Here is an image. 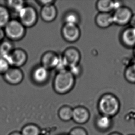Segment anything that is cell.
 I'll list each match as a JSON object with an SVG mask.
<instances>
[{
  "label": "cell",
  "instance_id": "obj_4",
  "mask_svg": "<svg viewBox=\"0 0 135 135\" xmlns=\"http://www.w3.org/2000/svg\"><path fill=\"white\" fill-rule=\"evenodd\" d=\"M19 21L25 27H31L36 24L38 15L34 7L25 6L18 14Z\"/></svg>",
  "mask_w": 135,
  "mask_h": 135
},
{
  "label": "cell",
  "instance_id": "obj_28",
  "mask_svg": "<svg viewBox=\"0 0 135 135\" xmlns=\"http://www.w3.org/2000/svg\"><path fill=\"white\" fill-rule=\"evenodd\" d=\"M55 1L53 0H45V1H38L39 4L42 6V7L50 5L52 4H54Z\"/></svg>",
  "mask_w": 135,
  "mask_h": 135
},
{
  "label": "cell",
  "instance_id": "obj_21",
  "mask_svg": "<svg viewBox=\"0 0 135 135\" xmlns=\"http://www.w3.org/2000/svg\"><path fill=\"white\" fill-rule=\"evenodd\" d=\"M21 133L22 135H40V129L36 124H27L22 128Z\"/></svg>",
  "mask_w": 135,
  "mask_h": 135
},
{
  "label": "cell",
  "instance_id": "obj_7",
  "mask_svg": "<svg viewBox=\"0 0 135 135\" xmlns=\"http://www.w3.org/2000/svg\"><path fill=\"white\" fill-rule=\"evenodd\" d=\"M62 36L68 42H74L79 40L81 31L78 25L65 24L61 30Z\"/></svg>",
  "mask_w": 135,
  "mask_h": 135
},
{
  "label": "cell",
  "instance_id": "obj_15",
  "mask_svg": "<svg viewBox=\"0 0 135 135\" xmlns=\"http://www.w3.org/2000/svg\"><path fill=\"white\" fill-rule=\"evenodd\" d=\"M95 23L99 27L107 28L113 24L112 14L110 13H99L95 18Z\"/></svg>",
  "mask_w": 135,
  "mask_h": 135
},
{
  "label": "cell",
  "instance_id": "obj_20",
  "mask_svg": "<svg viewBox=\"0 0 135 135\" xmlns=\"http://www.w3.org/2000/svg\"><path fill=\"white\" fill-rule=\"evenodd\" d=\"M126 81L132 84H135V60L126 68L124 73Z\"/></svg>",
  "mask_w": 135,
  "mask_h": 135
},
{
  "label": "cell",
  "instance_id": "obj_14",
  "mask_svg": "<svg viewBox=\"0 0 135 135\" xmlns=\"http://www.w3.org/2000/svg\"><path fill=\"white\" fill-rule=\"evenodd\" d=\"M57 15V11L54 4L44 6L40 11V16L46 22H51L55 20Z\"/></svg>",
  "mask_w": 135,
  "mask_h": 135
},
{
  "label": "cell",
  "instance_id": "obj_33",
  "mask_svg": "<svg viewBox=\"0 0 135 135\" xmlns=\"http://www.w3.org/2000/svg\"><path fill=\"white\" fill-rule=\"evenodd\" d=\"M134 50H133V53H134V57H135V47H134Z\"/></svg>",
  "mask_w": 135,
  "mask_h": 135
},
{
  "label": "cell",
  "instance_id": "obj_30",
  "mask_svg": "<svg viewBox=\"0 0 135 135\" xmlns=\"http://www.w3.org/2000/svg\"><path fill=\"white\" fill-rule=\"evenodd\" d=\"M5 36V34L3 30L2 29V28H0V41L2 40Z\"/></svg>",
  "mask_w": 135,
  "mask_h": 135
},
{
  "label": "cell",
  "instance_id": "obj_2",
  "mask_svg": "<svg viewBox=\"0 0 135 135\" xmlns=\"http://www.w3.org/2000/svg\"><path fill=\"white\" fill-rule=\"evenodd\" d=\"M75 78L68 70L59 71L57 73L53 82L55 91L63 95L68 93L75 84Z\"/></svg>",
  "mask_w": 135,
  "mask_h": 135
},
{
  "label": "cell",
  "instance_id": "obj_29",
  "mask_svg": "<svg viewBox=\"0 0 135 135\" xmlns=\"http://www.w3.org/2000/svg\"><path fill=\"white\" fill-rule=\"evenodd\" d=\"M129 24L131 26H130L135 28V13L132 15Z\"/></svg>",
  "mask_w": 135,
  "mask_h": 135
},
{
  "label": "cell",
  "instance_id": "obj_1",
  "mask_svg": "<svg viewBox=\"0 0 135 135\" xmlns=\"http://www.w3.org/2000/svg\"><path fill=\"white\" fill-rule=\"evenodd\" d=\"M120 108L119 99L115 95L107 93L100 97L98 108L102 115L112 118L118 114Z\"/></svg>",
  "mask_w": 135,
  "mask_h": 135
},
{
  "label": "cell",
  "instance_id": "obj_27",
  "mask_svg": "<svg viewBox=\"0 0 135 135\" xmlns=\"http://www.w3.org/2000/svg\"><path fill=\"white\" fill-rule=\"evenodd\" d=\"M68 135H88V133L84 128L76 127L73 129Z\"/></svg>",
  "mask_w": 135,
  "mask_h": 135
},
{
  "label": "cell",
  "instance_id": "obj_13",
  "mask_svg": "<svg viewBox=\"0 0 135 135\" xmlns=\"http://www.w3.org/2000/svg\"><path fill=\"white\" fill-rule=\"evenodd\" d=\"M31 76L35 83L38 84H44L49 78V70L41 65L38 66L33 70Z\"/></svg>",
  "mask_w": 135,
  "mask_h": 135
},
{
  "label": "cell",
  "instance_id": "obj_24",
  "mask_svg": "<svg viewBox=\"0 0 135 135\" xmlns=\"http://www.w3.org/2000/svg\"><path fill=\"white\" fill-rule=\"evenodd\" d=\"M13 46L11 42L8 41H4L0 44V56H7L12 52Z\"/></svg>",
  "mask_w": 135,
  "mask_h": 135
},
{
  "label": "cell",
  "instance_id": "obj_18",
  "mask_svg": "<svg viewBox=\"0 0 135 135\" xmlns=\"http://www.w3.org/2000/svg\"><path fill=\"white\" fill-rule=\"evenodd\" d=\"M73 111V109L69 106L62 107L59 111V117L64 122L69 121L72 119Z\"/></svg>",
  "mask_w": 135,
  "mask_h": 135
},
{
  "label": "cell",
  "instance_id": "obj_11",
  "mask_svg": "<svg viewBox=\"0 0 135 135\" xmlns=\"http://www.w3.org/2000/svg\"><path fill=\"white\" fill-rule=\"evenodd\" d=\"M120 40L124 46L128 48L135 47V28L129 26L121 33Z\"/></svg>",
  "mask_w": 135,
  "mask_h": 135
},
{
  "label": "cell",
  "instance_id": "obj_8",
  "mask_svg": "<svg viewBox=\"0 0 135 135\" xmlns=\"http://www.w3.org/2000/svg\"><path fill=\"white\" fill-rule=\"evenodd\" d=\"M61 57L69 69L73 66L79 65L80 60L81 54L76 48L70 47L65 50Z\"/></svg>",
  "mask_w": 135,
  "mask_h": 135
},
{
  "label": "cell",
  "instance_id": "obj_31",
  "mask_svg": "<svg viewBox=\"0 0 135 135\" xmlns=\"http://www.w3.org/2000/svg\"><path fill=\"white\" fill-rule=\"evenodd\" d=\"M9 135H22V134L21 133V132L15 131L11 132Z\"/></svg>",
  "mask_w": 135,
  "mask_h": 135
},
{
  "label": "cell",
  "instance_id": "obj_17",
  "mask_svg": "<svg viewBox=\"0 0 135 135\" xmlns=\"http://www.w3.org/2000/svg\"><path fill=\"white\" fill-rule=\"evenodd\" d=\"M96 6L99 13H110L114 11V1L100 0L97 2Z\"/></svg>",
  "mask_w": 135,
  "mask_h": 135
},
{
  "label": "cell",
  "instance_id": "obj_12",
  "mask_svg": "<svg viewBox=\"0 0 135 135\" xmlns=\"http://www.w3.org/2000/svg\"><path fill=\"white\" fill-rule=\"evenodd\" d=\"M90 114L86 108L78 107L73 109L72 119L78 124H85L89 120Z\"/></svg>",
  "mask_w": 135,
  "mask_h": 135
},
{
  "label": "cell",
  "instance_id": "obj_5",
  "mask_svg": "<svg viewBox=\"0 0 135 135\" xmlns=\"http://www.w3.org/2000/svg\"><path fill=\"white\" fill-rule=\"evenodd\" d=\"M133 14L129 7L123 6L114 11L112 14L113 23L118 26H126L130 23Z\"/></svg>",
  "mask_w": 135,
  "mask_h": 135
},
{
  "label": "cell",
  "instance_id": "obj_32",
  "mask_svg": "<svg viewBox=\"0 0 135 135\" xmlns=\"http://www.w3.org/2000/svg\"><path fill=\"white\" fill-rule=\"evenodd\" d=\"M109 135H122V134H121L120 133H119L118 132H113V133L110 134Z\"/></svg>",
  "mask_w": 135,
  "mask_h": 135
},
{
  "label": "cell",
  "instance_id": "obj_10",
  "mask_svg": "<svg viewBox=\"0 0 135 135\" xmlns=\"http://www.w3.org/2000/svg\"><path fill=\"white\" fill-rule=\"evenodd\" d=\"M60 56L52 51H47L42 55L41 66L49 70L55 69L58 63Z\"/></svg>",
  "mask_w": 135,
  "mask_h": 135
},
{
  "label": "cell",
  "instance_id": "obj_22",
  "mask_svg": "<svg viewBox=\"0 0 135 135\" xmlns=\"http://www.w3.org/2000/svg\"><path fill=\"white\" fill-rule=\"evenodd\" d=\"M64 19L65 24L78 25L79 21V15L73 11H70L66 13L64 16Z\"/></svg>",
  "mask_w": 135,
  "mask_h": 135
},
{
  "label": "cell",
  "instance_id": "obj_16",
  "mask_svg": "<svg viewBox=\"0 0 135 135\" xmlns=\"http://www.w3.org/2000/svg\"><path fill=\"white\" fill-rule=\"evenodd\" d=\"M112 124V118L102 114L97 117L95 121L97 128L102 131L109 130L111 127Z\"/></svg>",
  "mask_w": 135,
  "mask_h": 135
},
{
  "label": "cell",
  "instance_id": "obj_6",
  "mask_svg": "<svg viewBox=\"0 0 135 135\" xmlns=\"http://www.w3.org/2000/svg\"><path fill=\"white\" fill-rule=\"evenodd\" d=\"M7 60L10 66L20 68L26 63L27 60V55L26 51L21 49L13 50L7 56L4 57Z\"/></svg>",
  "mask_w": 135,
  "mask_h": 135
},
{
  "label": "cell",
  "instance_id": "obj_25",
  "mask_svg": "<svg viewBox=\"0 0 135 135\" xmlns=\"http://www.w3.org/2000/svg\"><path fill=\"white\" fill-rule=\"evenodd\" d=\"M10 68L7 60L3 57L0 56V74H4Z\"/></svg>",
  "mask_w": 135,
  "mask_h": 135
},
{
  "label": "cell",
  "instance_id": "obj_19",
  "mask_svg": "<svg viewBox=\"0 0 135 135\" xmlns=\"http://www.w3.org/2000/svg\"><path fill=\"white\" fill-rule=\"evenodd\" d=\"M10 18V15L8 9L3 6L0 5V28L5 27L8 23Z\"/></svg>",
  "mask_w": 135,
  "mask_h": 135
},
{
  "label": "cell",
  "instance_id": "obj_9",
  "mask_svg": "<svg viewBox=\"0 0 135 135\" xmlns=\"http://www.w3.org/2000/svg\"><path fill=\"white\" fill-rule=\"evenodd\" d=\"M3 75L6 82L12 85L20 84L24 79V74L20 68H10Z\"/></svg>",
  "mask_w": 135,
  "mask_h": 135
},
{
  "label": "cell",
  "instance_id": "obj_34",
  "mask_svg": "<svg viewBox=\"0 0 135 135\" xmlns=\"http://www.w3.org/2000/svg\"></svg>",
  "mask_w": 135,
  "mask_h": 135
},
{
  "label": "cell",
  "instance_id": "obj_3",
  "mask_svg": "<svg viewBox=\"0 0 135 135\" xmlns=\"http://www.w3.org/2000/svg\"><path fill=\"white\" fill-rule=\"evenodd\" d=\"M4 28L6 36L11 40H20L26 34V27L16 20H10Z\"/></svg>",
  "mask_w": 135,
  "mask_h": 135
},
{
  "label": "cell",
  "instance_id": "obj_23",
  "mask_svg": "<svg viewBox=\"0 0 135 135\" xmlns=\"http://www.w3.org/2000/svg\"><path fill=\"white\" fill-rule=\"evenodd\" d=\"M7 5L9 9L15 12L17 14H18L20 10L25 6L24 5V1L17 0L8 1Z\"/></svg>",
  "mask_w": 135,
  "mask_h": 135
},
{
  "label": "cell",
  "instance_id": "obj_26",
  "mask_svg": "<svg viewBox=\"0 0 135 135\" xmlns=\"http://www.w3.org/2000/svg\"><path fill=\"white\" fill-rule=\"evenodd\" d=\"M68 70L75 78L79 77V76L81 75L82 73V68L79 64L76 66L70 67L69 68Z\"/></svg>",
  "mask_w": 135,
  "mask_h": 135
}]
</instances>
